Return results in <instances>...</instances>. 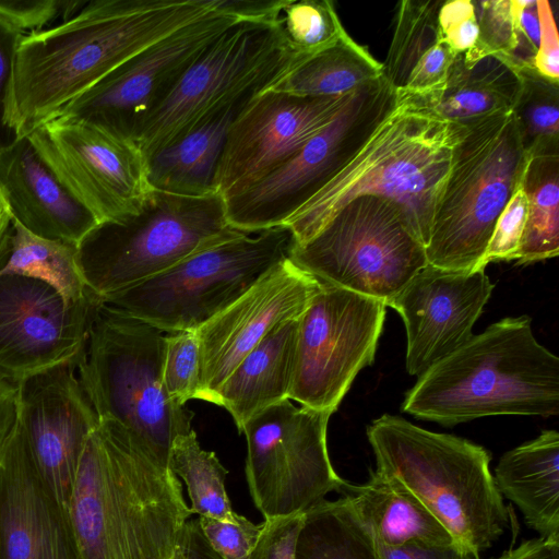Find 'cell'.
<instances>
[{
  "label": "cell",
  "instance_id": "cell-18",
  "mask_svg": "<svg viewBox=\"0 0 559 559\" xmlns=\"http://www.w3.org/2000/svg\"><path fill=\"white\" fill-rule=\"evenodd\" d=\"M350 94L258 93L229 129L216 169V191L223 198L240 193L284 164L331 122Z\"/></svg>",
  "mask_w": 559,
  "mask_h": 559
},
{
  "label": "cell",
  "instance_id": "cell-22",
  "mask_svg": "<svg viewBox=\"0 0 559 559\" xmlns=\"http://www.w3.org/2000/svg\"><path fill=\"white\" fill-rule=\"evenodd\" d=\"M0 559H81L16 420L0 447Z\"/></svg>",
  "mask_w": 559,
  "mask_h": 559
},
{
  "label": "cell",
  "instance_id": "cell-39",
  "mask_svg": "<svg viewBox=\"0 0 559 559\" xmlns=\"http://www.w3.org/2000/svg\"><path fill=\"white\" fill-rule=\"evenodd\" d=\"M198 523L204 538L222 559H249L262 526L238 513L229 521L199 516Z\"/></svg>",
  "mask_w": 559,
  "mask_h": 559
},
{
  "label": "cell",
  "instance_id": "cell-19",
  "mask_svg": "<svg viewBox=\"0 0 559 559\" xmlns=\"http://www.w3.org/2000/svg\"><path fill=\"white\" fill-rule=\"evenodd\" d=\"M16 388V420L39 476L67 513L80 459L98 417L74 366L34 374Z\"/></svg>",
  "mask_w": 559,
  "mask_h": 559
},
{
  "label": "cell",
  "instance_id": "cell-3",
  "mask_svg": "<svg viewBox=\"0 0 559 559\" xmlns=\"http://www.w3.org/2000/svg\"><path fill=\"white\" fill-rule=\"evenodd\" d=\"M396 95V108L354 157L284 224L296 245L312 238L353 199L376 195L395 204L409 231L426 248L464 127Z\"/></svg>",
  "mask_w": 559,
  "mask_h": 559
},
{
  "label": "cell",
  "instance_id": "cell-50",
  "mask_svg": "<svg viewBox=\"0 0 559 559\" xmlns=\"http://www.w3.org/2000/svg\"><path fill=\"white\" fill-rule=\"evenodd\" d=\"M16 399V384L0 374V447L15 423Z\"/></svg>",
  "mask_w": 559,
  "mask_h": 559
},
{
  "label": "cell",
  "instance_id": "cell-45",
  "mask_svg": "<svg viewBox=\"0 0 559 559\" xmlns=\"http://www.w3.org/2000/svg\"><path fill=\"white\" fill-rule=\"evenodd\" d=\"M23 35L0 16V148L15 139L9 116L14 61Z\"/></svg>",
  "mask_w": 559,
  "mask_h": 559
},
{
  "label": "cell",
  "instance_id": "cell-5",
  "mask_svg": "<svg viewBox=\"0 0 559 559\" xmlns=\"http://www.w3.org/2000/svg\"><path fill=\"white\" fill-rule=\"evenodd\" d=\"M367 438L376 469L413 492L455 543L480 558L504 533L509 512L484 447L388 414L368 426Z\"/></svg>",
  "mask_w": 559,
  "mask_h": 559
},
{
  "label": "cell",
  "instance_id": "cell-27",
  "mask_svg": "<svg viewBox=\"0 0 559 559\" xmlns=\"http://www.w3.org/2000/svg\"><path fill=\"white\" fill-rule=\"evenodd\" d=\"M377 543L454 542L447 528L396 478L372 471L367 483L346 484L338 491Z\"/></svg>",
  "mask_w": 559,
  "mask_h": 559
},
{
  "label": "cell",
  "instance_id": "cell-42",
  "mask_svg": "<svg viewBox=\"0 0 559 559\" xmlns=\"http://www.w3.org/2000/svg\"><path fill=\"white\" fill-rule=\"evenodd\" d=\"M305 512L264 519L249 559H296Z\"/></svg>",
  "mask_w": 559,
  "mask_h": 559
},
{
  "label": "cell",
  "instance_id": "cell-16",
  "mask_svg": "<svg viewBox=\"0 0 559 559\" xmlns=\"http://www.w3.org/2000/svg\"><path fill=\"white\" fill-rule=\"evenodd\" d=\"M27 136L59 181L98 223L138 213L152 190L147 158L134 140L60 117Z\"/></svg>",
  "mask_w": 559,
  "mask_h": 559
},
{
  "label": "cell",
  "instance_id": "cell-26",
  "mask_svg": "<svg viewBox=\"0 0 559 559\" xmlns=\"http://www.w3.org/2000/svg\"><path fill=\"white\" fill-rule=\"evenodd\" d=\"M502 496L544 539H559V433L545 430L508 452L495 467Z\"/></svg>",
  "mask_w": 559,
  "mask_h": 559
},
{
  "label": "cell",
  "instance_id": "cell-34",
  "mask_svg": "<svg viewBox=\"0 0 559 559\" xmlns=\"http://www.w3.org/2000/svg\"><path fill=\"white\" fill-rule=\"evenodd\" d=\"M513 69L520 93L512 114L527 158L559 155V82L532 67Z\"/></svg>",
  "mask_w": 559,
  "mask_h": 559
},
{
  "label": "cell",
  "instance_id": "cell-49",
  "mask_svg": "<svg viewBox=\"0 0 559 559\" xmlns=\"http://www.w3.org/2000/svg\"><path fill=\"white\" fill-rule=\"evenodd\" d=\"M496 559H559V539L535 537L523 540Z\"/></svg>",
  "mask_w": 559,
  "mask_h": 559
},
{
  "label": "cell",
  "instance_id": "cell-4",
  "mask_svg": "<svg viewBox=\"0 0 559 559\" xmlns=\"http://www.w3.org/2000/svg\"><path fill=\"white\" fill-rule=\"evenodd\" d=\"M402 409L443 426L499 415L559 413V358L533 333L528 316L473 335L418 377Z\"/></svg>",
  "mask_w": 559,
  "mask_h": 559
},
{
  "label": "cell",
  "instance_id": "cell-38",
  "mask_svg": "<svg viewBox=\"0 0 559 559\" xmlns=\"http://www.w3.org/2000/svg\"><path fill=\"white\" fill-rule=\"evenodd\" d=\"M478 24L475 44L463 53L466 68L480 59L495 56L508 58L518 44L513 0L473 1Z\"/></svg>",
  "mask_w": 559,
  "mask_h": 559
},
{
  "label": "cell",
  "instance_id": "cell-46",
  "mask_svg": "<svg viewBox=\"0 0 559 559\" xmlns=\"http://www.w3.org/2000/svg\"><path fill=\"white\" fill-rule=\"evenodd\" d=\"M537 8L540 37L534 68L542 75L559 82V39L555 15L549 1L537 0Z\"/></svg>",
  "mask_w": 559,
  "mask_h": 559
},
{
  "label": "cell",
  "instance_id": "cell-6",
  "mask_svg": "<svg viewBox=\"0 0 559 559\" xmlns=\"http://www.w3.org/2000/svg\"><path fill=\"white\" fill-rule=\"evenodd\" d=\"M165 352L163 331L103 304L75 370L98 420L120 424L169 467L173 442L191 431L193 413L165 392Z\"/></svg>",
  "mask_w": 559,
  "mask_h": 559
},
{
  "label": "cell",
  "instance_id": "cell-23",
  "mask_svg": "<svg viewBox=\"0 0 559 559\" xmlns=\"http://www.w3.org/2000/svg\"><path fill=\"white\" fill-rule=\"evenodd\" d=\"M0 193L12 219L40 238L79 246L99 224L59 181L27 135L0 148Z\"/></svg>",
  "mask_w": 559,
  "mask_h": 559
},
{
  "label": "cell",
  "instance_id": "cell-13",
  "mask_svg": "<svg viewBox=\"0 0 559 559\" xmlns=\"http://www.w3.org/2000/svg\"><path fill=\"white\" fill-rule=\"evenodd\" d=\"M331 415L285 400L245 425L246 479L264 519L305 512L346 484L328 452Z\"/></svg>",
  "mask_w": 559,
  "mask_h": 559
},
{
  "label": "cell",
  "instance_id": "cell-47",
  "mask_svg": "<svg viewBox=\"0 0 559 559\" xmlns=\"http://www.w3.org/2000/svg\"><path fill=\"white\" fill-rule=\"evenodd\" d=\"M376 545L382 559H480L455 542L448 544L412 542L397 546L376 542Z\"/></svg>",
  "mask_w": 559,
  "mask_h": 559
},
{
  "label": "cell",
  "instance_id": "cell-51",
  "mask_svg": "<svg viewBox=\"0 0 559 559\" xmlns=\"http://www.w3.org/2000/svg\"><path fill=\"white\" fill-rule=\"evenodd\" d=\"M183 547L187 559H222L204 538L198 520L188 522Z\"/></svg>",
  "mask_w": 559,
  "mask_h": 559
},
{
  "label": "cell",
  "instance_id": "cell-48",
  "mask_svg": "<svg viewBox=\"0 0 559 559\" xmlns=\"http://www.w3.org/2000/svg\"><path fill=\"white\" fill-rule=\"evenodd\" d=\"M289 0H218V8L238 21L274 24L281 21Z\"/></svg>",
  "mask_w": 559,
  "mask_h": 559
},
{
  "label": "cell",
  "instance_id": "cell-2",
  "mask_svg": "<svg viewBox=\"0 0 559 559\" xmlns=\"http://www.w3.org/2000/svg\"><path fill=\"white\" fill-rule=\"evenodd\" d=\"M67 514L81 559H171L193 513L175 473L120 424L100 419Z\"/></svg>",
  "mask_w": 559,
  "mask_h": 559
},
{
  "label": "cell",
  "instance_id": "cell-35",
  "mask_svg": "<svg viewBox=\"0 0 559 559\" xmlns=\"http://www.w3.org/2000/svg\"><path fill=\"white\" fill-rule=\"evenodd\" d=\"M443 0H403L383 66V76L397 92L405 88L420 58L439 41L438 16Z\"/></svg>",
  "mask_w": 559,
  "mask_h": 559
},
{
  "label": "cell",
  "instance_id": "cell-36",
  "mask_svg": "<svg viewBox=\"0 0 559 559\" xmlns=\"http://www.w3.org/2000/svg\"><path fill=\"white\" fill-rule=\"evenodd\" d=\"M281 20L287 41L305 57L331 46L345 32L328 0H289Z\"/></svg>",
  "mask_w": 559,
  "mask_h": 559
},
{
  "label": "cell",
  "instance_id": "cell-32",
  "mask_svg": "<svg viewBox=\"0 0 559 559\" xmlns=\"http://www.w3.org/2000/svg\"><path fill=\"white\" fill-rule=\"evenodd\" d=\"M527 200V217L518 264L559 253V155L528 157L520 183Z\"/></svg>",
  "mask_w": 559,
  "mask_h": 559
},
{
  "label": "cell",
  "instance_id": "cell-17",
  "mask_svg": "<svg viewBox=\"0 0 559 559\" xmlns=\"http://www.w3.org/2000/svg\"><path fill=\"white\" fill-rule=\"evenodd\" d=\"M99 296L72 302L49 284L0 274V374L13 383L81 361Z\"/></svg>",
  "mask_w": 559,
  "mask_h": 559
},
{
  "label": "cell",
  "instance_id": "cell-24",
  "mask_svg": "<svg viewBox=\"0 0 559 559\" xmlns=\"http://www.w3.org/2000/svg\"><path fill=\"white\" fill-rule=\"evenodd\" d=\"M258 93L247 92L213 109L175 142L150 156L151 188L187 197L217 192L215 175L229 129Z\"/></svg>",
  "mask_w": 559,
  "mask_h": 559
},
{
  "label": "cell",
  "instance_id": "cell-37",
  "mask_svg": "<svg viewBox=\"0 0 559 559\" xmlns=\"http://www.w3.org/2000/svg\"><path fill=\"white\" fill-rule=\"evenodd\" d=\"M163 382L167 396L183 406L201 392V347L197 331L167 333Z\"/></svg>",
  "mask_w": 559,
  "mask_h": 559
},
{
  "label": "cell",
  "instance_id": "cell-30",
  "mask_svg": "<svg viewBox=\"0 0 559 559\" xmlns=\"http://www.w3.org/2000/svg\"><path fill=\"white\" fill-rule=\"evenodd\" d=\"M4 273L43 281L72 302L98 296L83 276L78 246L35 236L14 219L0 245V274Z\"/></svg>",
  "mask_w": 559,
  "mask_h": 559
},
{
  "label": "cell",
  "instance_id": "cell-9",
  "mask_svg": "<svg viewBox=\"0 0 559 559\" xmlns=\"http://www.w3.org/2000/svg\"><path fill=\"white\" fill-rule=\"evenodd\" d=\"M294 243L286 225L242 233L103 302L166 333L197 331L287 259Z\"/></svg>",
  "mask_w": 559,
  "mask_h": 559
},
{
  "label": "cell",
  "instance_id": "cell-21",
  "mask_svg": "<svg viewBox=\"0 0 559 559\" xmlns=\"http://www.w3.org/2000/svg\"><path fill=\"white\" fill-rule=\"evenodd\" d=\"M493 289L485 270L453 271L427 264L385 305L406 330V370L421 376L464 345Z\"/></svg>",
  "mask_w": 559,
  "mask_h": 559
},
{
  "label": "cell",
  "instance_id": "cell-10",
  "mask_svg": "<svg viewBox=\"0 0 559 559\" xmlns=\"http://www.w3.org/2000/svg\"><path fill=\"white\" fill-rule=\"evenodd\" d=\"M304 57L287 41L282 20L234 23L203 50L145 119L135 142L148 158L213 109L247 92L263 91Z\"/></svg>",
  "mask_w": 559,
  "mask_h": 559
},
{
  "label": "cell",
  "instance_id": "cell-31",
  "mask_svg": "<svg viewBox=\"0 0 559 559\" xmlns=\"http://www.w3.org/2000/svg\"><path fill=\"white\" fill-rule=\"evenodd\" d=\"M296 559H382L376 540L343 497L305 511Z\"/></svg>",
  "mask_w": 559,
  "mask_h": 559
},
{
  "label": "cell",
  "instance_id": "cell-29",
  "mask_svg": "<svg viewBox=\"0 0 559 559\" xmlns=\"http://www.w3.org/2000/svg\"><path fill=\"white\" fill-rule=\"evenodd\" d=\"M382 75V63L345 31L334 44L300 59L264 90L336 97L350 94Z\"/></svg>",
  "mask_w": 559,
  "mask_h": 559
},
{
  "label": "cell",
  "instance_id": "cell-43",
  "mask_svg": "<svg viewBox=\"0 0 559 559\" xmlns=\"http://www.w3.org/2000/svg\"><path fill=\"white\" fill-rule=\"evenodd\" d=\"M439 40L457 53H465L476 41L478 24L473 1H443L438 16Z\"/></svg>",
  "mask_w": 559,
  "mask_h": 559
},
{
  "label": "cell",
  "instance_id": "cell-25",
  "mask_svg": "<svg viewBox=\"0 0 559 559\" xmlns=\"http://www.w3.org/2000/svg\"><path fill=\"white\" fill-rule=\"evenodd\" d=\"M298 320H287L276 325L218 389L214 404L228 411L239 432L257 414L289 400Z\"/></svg>",
  "mask_w": 559,
  "mask_h": 559
},
{
  "label": "cell",
  "instance_id": "cell-15",
  "mask_svg": "<svg viewBox=\"0 0 559 559\" xmlns=\"http://www.w3.org/2000/svg\"><path fill=\"white\" fill-rule=\"evenodd\" d=\"M237 17L218 8L158 39L63 107L56 117L85 121L135 141L203 50Z\"/></svg>",
  "mask_w": 559,
  "mask_h": 559
},
{
  "label": "cell",
  "instance_id": "cell-8",
  "mask_svg": "<svg viewBox=\"0 0 559 559\" xmlns=\"http://www.w3.org/2000/svg\"><path fill=\"white\" fill-rule=\"evenodd\" d=\"M512 111L464 127L437 203L427 263L476 271L500 214L519 188L526 166Z\"/></svg>",
  "mask_w": 559,
  "mask_h": 559
},
{
  "label": "cell",
  "instance_id": "cell-11",
  "mask_svg": "<svg viewBox=\"0 0 559 559\" xmlns=\"http://www.w3.org/2000/svg\"><path fill=\"white\" fill-rule=\"evenodd\" d=\"M288 258L320 282L384 304L428 264L395 204L376 195L349 201Z\"/></svg>",
  "mask_w": 559,
  "mask_h": 559
},
{
  "label": "cell",
  "instance_id": "cell-52",
  "mask_svg": "<svg viewBox=\"0 0 559 559\" xmlns=\"http://www.w3.org/2000/svg\"><path fill=\"white\" fill-rule=\"evenodd\" d=\"M12 217L8 205L0 193V245L11 227Z\"/></svg>",
  "mask_w": 559,
  "mask_h": 559
},
{
  "label": "cell",
  "instance_id": "cell-44",
  "mask_svg": "<svg viewBox=\"0 0 559 559\" xmlns=\"http://www.w3.org/2000/svg\"><path fill=\"white\" fill-rule=\"evenodd\" d=\"M456 57L447 43L439 40L417 62L405 88L397 92L419 96L440 90Z\"/></svg>",
  "mask_w": 559,
  "mask_h": 559
},
{
  "label": "cell",
  "instance_id": "cell-41",
  "mask_svg": "<svg viewBox=\"0 0 559 559\" xmlns=\"http://www.w3.org/2000/svg\"><path fill=\"white\" fill-rule=\"evenodd\" d=\"M86 3L83 0H0V16L25 35L47 28L58 16L63 21L72 17Z\"/></svg>",
  "mask_w": 559,
  "mask_h": 559
},
{
  "label": "cell",
  "instance_id": "cell-1",
  "mask_svg": "<svg viewBox=\"0 0 559 559\" xmlns=\"http://www.w3.org/2000/svg\"><path fill=\"white\" fill-rule=\"evenodd\" d=\"M217 0H93L72 17L23 35L9 122L15 138L158 39L214 11Z\"/></svg>",
  "mask_w": 559,
  "mask_h": 559
},
{
  "label": "cell",
  "instance_id": "cell-14",
  "mask_svg": "<svg viewBox=\"0 0 559 559\" xmlns=\"http://www.w3.org/2000/svg\"><path fill=\"white\" fill-rule=\"evenodd\" d=\"M385 308L382 300L321 282L298 320L289 400L333 414L374 360Z\"/></svg>",
  "mask_w": 559,
  "mask_h": 559
},
{
  "label": "cell",
  "instance_id": "cell-40",
  "mask_svg": "<svg viewBox=\"0 0 559 559\" xmlns=\"http://www.w3.org/2000/svg\"><path fill=\"white\" fill-rule=\"evenodd\" d=\"M527 217V200L521 186L500 214L480 262L485 270L490 262L516 260Z\"/></svg>",
  "mask_w": 559,
  "mask_h": 559
},
{
  "label": "cell",
  "instance_id": "cell-53",
  "mask_svg": "<svg viewBox=\"0 0 559 559\" xmlns=\"http://www.w3.org/2000/svg\"><path fill=\"white\" fill-rule=\"evenodd\" d=\"M171 559H187L185 547L180 549Z\"/></svg>",
  "mask_w": 559,
  "mask_h": 559
},
{
  "label": "cell",
  "instance_id": "cell-33",
  "mask_svg": "<svg viewBox=\"0 0 559 559\" xmlns=\"http://www.w3.org/2000/svg\"><path fill=\"white\" fill-rule=\"evenodd\" d=\"M169 467L185 481L193 514L227 521L236 516L225 487L228 471L215 452L201 448L193 429L175 438Z\"/></svg>",
  "mask_w": 559,
  "mask_h": 559
},
{
  "label": "cell",
  "instance_id": "cell-28",
  "mask_svg": "<svg viewBox=\"0 0 559 559\" xmlns=\"http://www.w3.org/2000/svg\"><path fill=\"white\" fill-rule=\"evenodd\" d=\"M396 93L443 120L466 127L489 116L512 111L520 93V79L515 70L498 57H486L466 68L461 53L440 90L419 96Z\"/></svg>",
  "mask_w": 559,
  "mask_h": 559
},
{
  "label": "cell",
  "instance_id": "cell-20",
  "mask_svg": "<svg viewBox=\"0 0 559 559\" xmlns=\"http://www.w3.org/2000/svg\"><path fill=\"white\" fill-rule=\"evenodd\" d=\"M320 286L319 280L287 258L198 329L202 361L199 400L214 404L218 389L240 361L276 325L298 319Z\"/></svg>",
  "mask_w": 559,
  "mask_h": 559
},
{
  "label": "cell",
  "instance_id": "cell-12",
  "mask_svg": "<svg viewBox=\"0 0 559 559\" xmlns=\"http://www.w3.org/2000/svg\"><path fill=\"white\" fill-rule=\"evenodd\" d=\"M397 104L396 91L383 75L354 91L331 122L288 160L224 198L228 223L247 233L284 225L354 157Z\"/></svg>",
  "mask_w": 559,
  "mask_h": 559
},
{
  "label": "cell",
  "instance_id": "cell-7",
  "mask_svg": "<svg viewBox=\"0 0 559 559\" xmlns=\"http://www.w3.org/2000/svg\"><path fill=\"white\" fill-rule=\"evenodd\" d=\"M242 233L228 223L217 192L187 197L152 189L138 213L92 229L78 257L88 287L104 299Z\"/></svg>",
  "mask_w": 559,
  "mask_h": 559
}]
</instances>
